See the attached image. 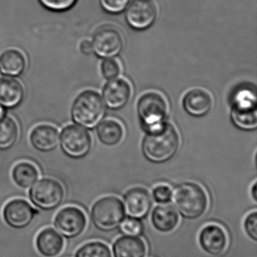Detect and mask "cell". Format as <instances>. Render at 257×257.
Masks as SVG:
<instances>
[{"label":"cell","instance_id":"cell-11","mask_svg":"<svg viewBox=\"0 0 257 257\" xmlns=\"http://www.w3.org/2000/svg\"><path fill=\"white\" fill-rule=\"evenodd\" d=\"M156 4L152 0H134L126 9V22L137 31L150 28L156 22Z\"/></svg>","mask_w":257,"mask_h":257},{"label":"cell","instance_id":"cell-9","mask_svg":"<svg viewBox=\"0 0 257 257\" xmlns=\"http://www.w3.org/2000/svg\"><path fill=\"white\" fill-rule=\"evenodd\" d=\"M54 225L66 238L79 237L85 231L87 225V217L82 209L75 206L64 207L58 212Z\"/></svg>","mask_w":257,"mask_h":257},{"label":"cell","instance_id":"cell-3","mask_svg":"<svg viewBox=\"0 0 257 257\" xmlns=\"http://www.w3.org/2000/svg\"><path fill=\"white\" fill-rule=\"evenodd\" d=\"M125 216L122 201L112 195L97 200L91 210V222L97 229L103 232L118 229Z\"/></svg>","mask_w":257,"mask_h":257},{"label":"cell","instance_id":"cell-7","mask_svg":"<svg viewBox=\"0 0 257 257\" xmlns=\"http://www.w3.org/2000/svg\"><path fill=\"white\" fill-rule=\"evenodd\" d=\"M138 112L147 132L157 128L165 122L166 101L157 93H147L143 95L138 102Z\"/></svg>","mask_w":257,"mask_h":257},{"label":"cell","instance_id":"cell-16","mask_svg":"<svg viewBox=\"0 0 257 257\" xmlns=\"http://www.w3.org/2000/svg\"><path fill=\"white\" fill-rule=\"evenodd\" d=\"M64 240L58 231L52 228L42 230L36 238V247L45 257H56L62 252Z\"/></svg>","mask_w":257,"mask_h":257},{"label":"cell","instance_id":"cell-8","mask_svg":"<svg viewBox=\"0 0 257 257\" xmlns=\"http://www.w3.org/2000/svg\"><path fill=\"white\" fill-rule=\"evenodd\" d=\"M60 144L66 156L73 159H81L91 151V138L83 127L69 125L63 130Z\"/></svg>","mask_w":257,"mask_h":257},{"label":"cell","instance_id":"cell-22","mask_svg":"<svg viewBox=\"0 0 257 257\" xmlns=\"http://www.w3.org/2000/svg\"><path fill=\"white\" fill-rule=\"evenodd\" d=\"M26 61L22 52L16 49L6 51L0 56V72L5 76L15 77L23 73Z\"/></svg>","mask_w":257,"mask_h":257},{"label":"cell","instance_id":"cell-25","mask_svg":"<svg viewBox=\"0 0 257 257\" xmlns=\"http://www.w3.org/2000/svg\"><path fill=\"white\" fill-rule=\"evenodd\" d=\"M19 129L16 121L11 118L0 120V150H8L16 144Z\"/></svg>","mask_w":257,"mask_h":257},{"label":"cell","instance_id":"cell-1","mask_svg":"<svg viewBox=\"0 0 257 257\" xmlns=\"http://www.w3.org/2000/svg\"><path fill=\"white\" fill-rule=\"evenodd\" d=\"M180 147V138L174 127L168 123L148 131L142 143L145 159L153 164H163L174 157Z\"/></svg>","mask_w":257,"mask_h":257},{"label":"cell","instance_id":"cell-28","mask_svg":"<svg viewBox=\"0 0 257 257\" xmlns=\"http://www.w3.org/2000/svg\"><path fill=\"white\" fill-rule=\"evenodd\" d=\"M39 2L46 10L61 13L74 7L77 0H39Z\"/></svg>","mask_w":257,"mask_h":257},{"label":"cell","instance_id":"cell-2","mask_svg":"<svg viewBox=\"0 0 257 257\" xmlns=\"http://www.w3.org/2000/svg\"><path fill=\"white\" fill-rule=\"evenodd\" d=\"M171 201L180 216L189 220L201 218L207 211L209 204L204 189L192 182L177 185L172 191Z\"/></svg>","mask_w":257,"mask_h":257},{"label":"cell","instance_id":"cell-29","mask_svg":"<svg viewBox=\"0 0 257 257\" xmlns=\"http://www.w3.org/2000/svg\"><path fill=\"white\" fill-rule=\"evenodd\" d=\"M130 0H100V7L110 14H119L127 9Z\"/></svg>","mask_w":257,"mask_h":257},{"label":"cell","instance_id":"cell-14","mask_svg":"<svg viewBox=\"0 0 257 257\" xmlns=\"http://www.w3.org/2000/svg\"><path fill=\"white\" fill-rule=\"evenodd\" d=\"M198 241L201 249L210 255L217 256L225 252L228 236L225 230L216 224L206 225L200 231Z\"/></svg>","mask_w":257,"mask_h":257},{"label":"cell","instance_id":"cell-21","mask_svg":"<svg viewBox=\"0 0 257 257\" xmlns=\"http://www.w3.org/2000/svg\"><path fill=\"white\" fill-rule=\"evenodd\" d=\"M23 98V86L19 81L10 78L0 80V104L4 107H16Z\"/></svg>","mask_w":257,"mask_h":257},{"label":"cell","instance_id":"cell-35","mask_svg":"<svg viewBox=\"0 0 257 257\" xmlns=\"http://www.w3.org/2000/svg\"><path fill=\"white\" fill-rule=\"evenodd\" d=\"M5 107H4L2 105L0 104V120L3 119L5 117Z\"/></svg>","mask_w":257,"mask_h":257},{"label":"cell","instance_id":"cell-31","mask_svg":"<svg viewBox=\"0 0 257 257\" xmlns=\"http://www.w3.org/2000/svg\"><path fill=\"white\" fill-rule=\"evenodd\" d=\"M243 228L249 238L257 240V212H251L243 221Z\"/></svg>","mask_w":257,"mask_h":257},{"label":"cell","instance_id":"cell-17","mask_svg":"<svg viewBox=\"0 0 257 257\" xmlns=\"http://www.w3.org/2000/svg\"><path fill=\"white\" fill-rule=\"evenodd\" d=\"M180 222L178 213L174 207L168 204L156 206L151 213V223L159 232L174 231Z\"/></svg>","mask_w":257,"mask_h":257},{"label":"cell","instance_id":"cell-32","mask_svg":"<svg viewBox=\"0 0 257 257\" xmlns=\"http://www.w3.org/2000/svg\"><path fill=\"white\" fill-rule=\"evenodd\" d=\"M101 70L103 76L106 79H115L119 75V64L112 58H106L102 64Z\"/></svg>","mask_w":257,"mask_h":257},{"label":"cell","instance_id":"cell-5","mask_svg":"<svg viewBox=\"0 0 257 257\" xmlns=\"http://www.w3.org/2000/svg\"><path fill=\"white\" fill-rule=\"evenodd\" d=\"M104 114V102L97 92L93 91L79 94L72 107L73 121L85 128H94L98 125Z\"/></svg>","mask_w":257,"mask_h":257},{"label":"cell","instance_id":"cell-23","mask_svg":"<svg viewBox=\"0 0 257 257\" xmlns=\"http://www.w3.org/2000/svg\"><path fill=\"white\" fill-rule=\"evenodd\" d=\"M40 175L38 168L29 162L16 164L12 171L13 181L19 187L28 189L37 181Z\"/></svg>","mask_w":257,"mask_h":257},{"label":"cell","instance_id":"cell-10","mask_svg":"<svg viewBox=\"0 0 257 257\" xmlns=\"http://www.w3.org/2000/svg\"><path fill=\"white\" fill-rule=\"evenodd\" d=\"M38 211L31 203L22 198L9 201L4 210L3 217L6 223L15 229H23L31 225Z\"/></svg>","mask_w":257,"mask_h":257},{"label":"cell","instance_id":"cell-4","mask_svg":"<svg viewBox=\"0 0 257 257\" xmlns=\"http://www.w3.org/2000/svg\"><path fill=\"white\" fill-rule=\"evenodd\" d=\"M256 94L252 87L243 86L234 92L231 120L241 130H255L257 127Z\"/></svg>","mask_w":257,"mask_h":257},{"label":"cell","instance_id":"cell-27","mask_svg":"<svg viewBox=\"0 0 257 257\" xmlns=\"http://www.w3.org/2000/svg\"><path fill=\"white\" fill-rule=\"evenodd\" d=\"M120 228H121V231L125 235L139 237L144 233V224L141 222V219L131 217V216L124 218L120 225Z\"/></svg>","mask_w":257,"mask_h":257},{"label":"cell","instance_id":"cell-19","mask_svg":"<svg viewBox=\"0 0 257 257\" xmlns=\"http://www.w3.org/2000/svg\"><path fill=\"white\" fill-rule=\"evenodd\" d=\"M147 252L145 241L138 236H121L112 245L113 257H145Z\"/></svg>","mask_w":257,"mask_h":257},{"label":"cell","instance_id":"cell-6","mask_svg":"<svg viewBox=\"0 0 257 257\" xmlns=\"http://www.w3.org/2000/svg\"><path fill=\"white\" fill-rule=\"evenodd\" d=\"M65 190L58 180L53 178L41 179L34 183L29 191V198L35 207L45 211L58 208L64 201Z\"/></svg>","mask_w":257,"mask_h":257},{"label":"cell","instance_id":"cell-18","mask_svg":"<svg viewBox=\"0 0 257 257\" xmlns=\"http://www.w3.org/2000/svg\"><path fill=\"white\" fill-rule=\"evenodd\" d=\"M31 142L33 147L43 153L55 150L60 142L58 131L49 124L37 126L31 132Z\"/></svg>","mask_w":257,"mask_h":257},{"label":"cell","instance_id":"cell-30","mask_svg":"<svg viewBox=\"0 0 257 257\" xmlns=\"http://www.w3.org/2000/svg\"><path fill=\"white\" fill-rule=\"evenodd\" d=\"M153 198L158 204H168L172 198V189L167 185H158L153 189Z\"/></svg>","mask_w":257,"mask_h":257},{"label":"cell","instance_id":"cell-33","mask_svg":"<svg viewBox=\"0 0 257 257\" xmlns=\"http://www.w3.org/2000/svg\"><path fill=\"white\" fill-rule=\"evenodd\" d=\"M80 50L85 55H90L93 52L92 44L91 42L85 40L80 45Z\"/></svg>","mask_w":257,"mask_h":257},{"label":"cell","instance_id":"cell-15","mask_svg":"<svg viewBox=\"0 0 257 257\" xmlns=\"http://www.w3.org/2000/svg\"><path fill=\"white\" fill-rule=\"evenodd\" d=\"M131 91V86L127 81L122 79H111L103 89V100L110 109H121L128 102Z\"/></svg>","mask_w":257,"mask_h":257},{"label":"cell","instance_id":"cell-24","mask_svg":"<svg viewBox=\"0 0 257 257\" xmlns=\"http://www.w3.org/2000/svg\"><path fill=\"white\" fill-rule=\"evenodd\" d=\"M99 139L105 145L115 146L120 143L124 136L122 124L115 119H106L97 127Z\"/></svg>","mask_w":257,"mask_h":257},{"label":"cell","instance_id":"cell-34","mask_svg":"<svg viewBox=\"0 0 257 257\" xmlns=\"http://www.w3.org/2000/svg\"><path fill=\"white\" fill-rule=\"evenodd\" d=\"M251 195H252V199L254 200V201L256 202L257 201V182H255V183L252 184V187H251Z\"/></svg>","mask_w":257,"mask_h":257},{"label":"cell","instance_id":"cell-12","mask_svg":"<svg viewBox=\"0 0 257 257\" xmlns=\"http://www.w3.org/2000/svg\"><path fill=\"white\" fill-rule=\"evenodd\" d=\"M93 52L100 58H111L118 55L123 49V39L114 28H102L93 37Z\"/></svg>","mask_w":257,"mask_h":257},{"label":"cell","instance_id":"cell-20","mask_svg":"<svg viewBox=\"0 0 257 257\" xmlns=\"http://www.w3.org/2000/svg\"><path fill=\"white\" fill-rule=\"evenodd\" d=\"M211 106V97L208 93L201 89L192 90L183 98V107L192 116L201 117L207 115Z\"/></svg>","mask_w":257,"mask_h":257},{"label":"cell","instance_id":"cell-26","mask_svg":"<svg viewBox=\"0 0 257 257\" xmlns=\"http://www.w3.org/2000/svg\"><path fill=\"white\" fill-rule=\"evenodd\" d=\"M75 257H112V255L110 249L106 243L91 241L79 247Z\"/></svg>","mask_w":257,"mask_h":257},{"label":"cell","instance_id":"cell-13","mask_svg":"<svg viewBox=\"0 0 257 257\" xmlns=\"http://www.w3.org/2000/svg\"><path fill=\"white\" fill-rule=\"evenodd\" d=\"M125 212L128 216L144 219L151 210L153 199L147 189L143 187H134L129 189L123 196Z\"/></svg>","mask_w":257,"mask_h":257}]
</instances>
